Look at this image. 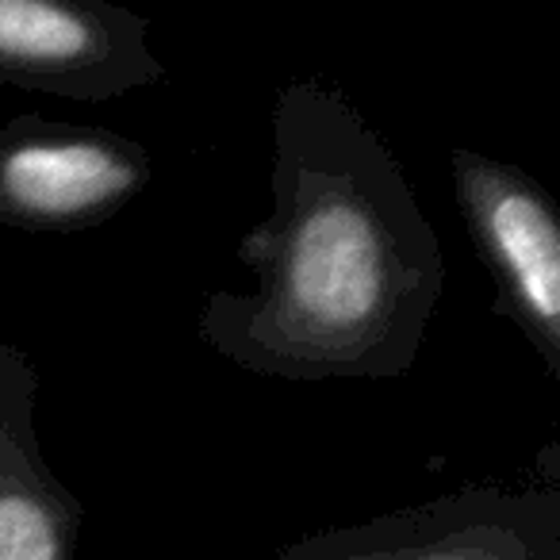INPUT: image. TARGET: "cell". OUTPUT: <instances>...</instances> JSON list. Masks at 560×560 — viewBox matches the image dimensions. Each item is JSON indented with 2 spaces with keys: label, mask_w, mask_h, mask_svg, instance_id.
I'll return each instance as SVG.
<instances>
[{
  "label": "cell",
  "mask_w": 560,
  "mask_h": 560,
  "mask_svg": "<svg viewBox=\"0 0 560 560\" xmlns=\"http://www.w3.org/2000/svg\"><path fill=\"white\" fill-rule=\"evenodd\" d=\"M81 522L39 445V369L0 338V560H78Z\"/></svg>",
  "instance_id": "cell-6"
},
{
  "label": "cell",
  "mask_w": 560,
  "mask_h": 560,
  "mask_svg": "<svg viewBox=\"0 0 560 560\" xmlns=\"http://www.w3.org/2000/svg\"><path fill=\"white\" fill-rule=\"evenodd\" d=\"M460 215L495 284V312L518 327L545 373L560 376V223L549 192L480 150L450 154Z\"/></svg>",
  "instance_id": "cell-4"
},
{
  "label": "cell",
  "mask_w": 560,
  "mask_h": 560,
  "mask_svg": "<svg viewBox=\"0 0 560 560\" xmlns=\"http://www.w3.org/2000/svg\"><path fill=\"white\" fill-rule=\"evenodd\" d=\"M150 180V150L112 127L47 116H16L0 124L4 231H93L131 208Z\"/></svg>",
  "instance_id": "cell-3"
},
{
  "label": "cell",
  "mask_w": 560,
  "mask_h": 560,
  "mask_svg": "<svg viewBox=\"0 0 560 560\" xmlns=\"http://www.w3.org/2000/svg\"><path fill=\"white\" fill-rule=\"evenodd\" d=\"M272 560H560L557 445L529 488L472 483L419 506L296 537Z\"/></svg>",
  "instance_id": "cell-2"
},
{
  "label": "cell",
  "mask_w": 560,
  "mask_h": 560,
  "mask_svg": "<svg viewBox=\"0 0 560 560\" xmlns=\"http://www.w3.org/2000/svg\"><path fill=\"white\" fill-rule=\"evenodd\" d=\"M272 211L242 234L254 292H211L196 335L272 381H399L445 289V257L399 158L338 89L272 108Z\"/></svg>",
  "instance_id": "cell-1"
},
{
  "label": "cell",
  "mask_w": 560,
  "mask_h": 560,
  "mask_svg": "<svg viewBox=\"0 0 560 560\" xmlns=\"http://www.w3.org/2000/svg\"><path fill=\"white\" fill-rule=\"evenodd\" d=\"M165 81L150 20L108 0H0V85L116 101Z\"/></svg>",
  "instance_id": "cell-5"
}]
</instances>
